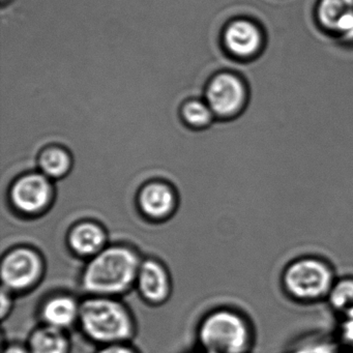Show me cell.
Masks as SVG:
<instances>
[{
  "label": "cell",
  "mask_w": 353,
  "mask_h": 353,
  "mask_svg": "<svg viewBox=\"0 0 353 353\" xmlns=\"http://www.w3.org/2000/svg\"><path fill=\"white\" fill-rule=\"evenodd\" d=\"M198 339L205 353H252L257 334L253 320L245 312L221 307L202 318Z\"/></svg>",
  "instance_id": "3"
},
{
  "label": "cell",
  "mask_w": 353,
  "mask_h": 353,
  "mask_svg": "<svg viewBox=\"0 0 353 353\" xmlns=\"http://www.w3.org/2000/svg\"><path fill=\"white\" fill-rule=\"evenodd\" d=\"M342 350L334 332L315 330L293 339L283 353H341Z\"/></svg>",
  "instance_id": "14"
},
{
  "label": "cell",
  "mask_w": 353,
  "mask_h": 353,
  "mask_svg": "<svg viewBox=\"0 0 353 353\" xmlns=\"http://www.w3.org/2000/svg\"><path fill=\"white\" fill-rule=\"evenodd\" d=\"M67 241L75 255L90 259L107 247L108 235L102 225L86 220L72 226Z\"/></svg>",
  "instance_id": "12"
},
{
  "label": "cell",
  "mask_w": 353,
  "mask_h": 353,
  "mask_svg": "<svg viewBox=\"0 0 353 353\" xmlns=\"http://www.w3.org/2000/svg\"><path fill=\"white\" fill-rule=\"evenodd\" d=\"M136 287L140 296L150 305H162L170 297L172 284L166 266L154 258L143 259Z\"/></svg>",
  "instance_id": "11"
},
{
  "label": "cell",
  "mask_w": 353,
  "mask_h": 353,
  "mask_svg": "<svg viewBox=\"0 0 353 353\" xmlns=\"http://www.w3.org/2000/svg\"><path fill=\"white\" fill-rule=\"evenodd\" d=\"M28 347L30 353H69L71 343L65 330L42 324L30 334Z\"/></svg>",
  "instance_id": "15"
},
{
  "label": "cell",
  "mask_w": 353,
  "mask_h": 353,
  "mask_svg": "<svg viewBox=\"0 0 353 353\" xmlns=\"http://www.w3.org/2000/svg\"><path fill=\"white\" fill-rule=\"evenodd\" d=\"M185 123L194 128L208 127L214 117L208 103L193 100L188 102L181 110Z\"/></svg>",
  "instance_id": "18"
},
{
  "label": "cell",
  "mask_w": 353,
  "mask_h": 353,
  "mask_svg": "<svg viewBox=\"0 0 353 353\" xmlns=\"http://www.w3.org/2000/svg\"><path fill=\"white\" fill-rule=\"evenodd\" d=\"M137 203L140 212L146 218L164 221L170 218L176 210V192L166 181H148L140 189Z\"/></svg>",
  "instance_id": "10"
},
{
  "label": "cell",
  "mask_w": 353,
  "mask_h": 353,
  "mask_svg": "<svg viewBox=\"0 0 353 353\" xmlns=\"http://www.w3.org/2000/svg\"><path fill=\"white\" fill-rule=\"evenodd\" d=\"M143 258L125 245H107L88 259L81 274V286L88 294L119 297L136 286Z\"/></svg>",
  "instance_id": "1"
},
{
  "label": "cell",
  "mask_w": 353,
  "mask_h": 353,
  "mask_svg": "<svg viewBox=\"0 0 353 353\" xmlns=\"http://www.w3.org/2000/svg\"><path fill=\"white\" fill-rule=\"evenodd\" d=\"M325 303L336 317L353 310V274L338 276Z\"/></svg>",
  "instance_id": "17"
},
{
  "label": "cell",
  "mask_w": 353,
  "mask_h": 353,
  "mask_svg": "<svg viewBox=\"0 0 353 353\" xmlns=\"http://www.w3.org/2000/svg\"><path fill=\"white\" fill-rule=\"evenodd\" d=\"M81 301L73 295L59 293L52 295L43 303L40 309L42 324L67 332L79 322Z\"/></svg>",
  "instance_id": "13"
},
{
  "label": "cell",
  "mask_w": 353,
  "mask_h": 353,
  "mask_svg": "<svg viewBox=\"0 0 353 353\" xmlns=\"http://www.w3.org/2000/svg\"><path fill=\"white\" fill-rule=\"evenodd\" d=\"M44 270V260L36 249L26 245L13 248L1 260L3 288L10 292L30 290L40 282Z\"/></svg>",
  "instance_id": "5"
},
{
  "label": "cell",
  "mask_w": 353,
  "mask_h": 353,
  "mask_svg": "<svg viewBox=\"0 0 353 353\" xmlns=\"http://www.w3.org/2000/svg\"><path fill=\"white\" fill-rule=\"evenodd\" d=\"M54 197L52 181L39 172H28L15 179L9 191L10 202L19 214L34 216L50 208Z\"/></svg>",
  "instance_id": "6"
},
{
  "label": "cell",
  "mask_w": 353,
  "mask_h": 353,
  "mask_svg": "<svg viewBox=\"0 0 353 353\" xmlns=\"http://www.w3.org/2000/svg\"><path fill=\"white\" fill-rule=\"evenodd\" d=\"M338 278L332 262L317 254H303L289 260L280 272L281 292L301 305L325 303Z\"/></svg>",
  "instance_id": "2"
},
{
  "label": "cell",
  "mask_w": 353,
  "mask_h": 353,
  "mask_svg": "<svg viewBox=\"0 0 353 353\" xmlns=\"http://www.w3.org/2000/svg\"><path fill=\"white\" fill-rule=\"evenodd\" d=\"M78 324L90 340L104 346L125 343L136 330L133 315L117 297L90 295L81 301Z\"/></svg>",
  "instance_id": "4"
},
{
  "label": "cell",
  "mask_w": 353,
  "mask_h": 353,
  "mask_svg": "<svg viewBox=\"0 0 353 353\" xmlns=\"http://www.w3.org/2000/svg\"><path fill=\"white\" fill-rule=\"evenodd\" d=\"M98 353H136V351L125 343H119V344L106 345Z\"/></svg>",
  "instance_id": "20"
},
{
  "label": "cell",
  "mask_w": 353,
  "mask_h": 353,
  "mask_svg": "<svg viewBox=\"0 0 353 353\" xmlns=\"http://www.w3.org/2000/svg\"><path fill=\"white\" fill-rule=\"evenodd\" d=\"M204 353H205V352H204Z\"/></svg>",
  "instance_id": "24"
},
{
  "label": "cell",
  "mask_w": 353,
  "mask_h": 353,
  "mask_svg": "<svg viewBox=\"0 0 353 353\" xmlns=\"http://www.w3.org/2000/svg\"><path fill=\"white\" fill-rule=\"evenodd\" d=\"M341 353H353V350H345V349H343Z\"/></svg>",
  "instance_id": "23"
},
{
  "label": "cell",
  "mask_w": 353,
  "mask_h": 353,
  "mask_svg": "<svg viewBox=\"0 0 353 353\" xmlns=\"http://www.w3.org/2000/svg\"><path fill=\"white\" fill-rule=\"evenodd\" d=\"M223 44L231 57L249 61L257 57L263 49V32L251 20L245 18L233 20L225 28Z\"/></svg>",
  "instance_id": "8"
},
{
  "label": "cell",
  "mask_w": 353,
  "mask_h": 353,
  "mask_svg": "<svg viewBox=\"0 0 353 353\" xmlns=\"http://www.w3.org/2000/svg\"><path fill=\"white\" fill-rule=\"evenodd\" d=\"M11 293L5 288L1 290V318L3 319H5L6 316L9 315L12 307H13V299H12Z\"/></svg>",
  "instance_id": "21"
},
{
  "label": "cell",
  "mask_w": 353,
  "mask_h": 353,
  "mask_svg": "<svg viewBox=\"0 0 353 353\" xmlns=\"http://www.w3.org/2000/svg\"><path fill=\"white\" fill-rule=\"evenodd\" d=\"M315 18L325 34L343 43H353V0H318Z\"/></svg>",
  "instance_id": "9"
},
{
  "label": "cell",
  "mask_w": 353,
  "mask_h": 353,
  "mask_svg": "<svg viewBox=\"0 0 353 353\" xmlns=\"http://www.w3.org/2000/svg\"><path fill=\"white\" fill-rule=\"evenodd\" d=\"M206 103L220 119H231L239 114L247 104L248 90L245 81L236 74L223 72L212 77L206 88Z\"/></svg>",
  "instance_id": "7"
},
{
  "label": "cell",
  "mask_w": 353,
  "mask_h": 353,
  "mask_svg": "<svg viewBox=\"0 0 353 353\" xmlns=\"http://www.w3.org/2000/svg\"><path fill=\"white\" fill-rule=\"evenodd\" d=\"M3 353H30V351L28 347H24L19 344H12L3 349Z\"/></svg>",
  "instance_id": "22"
},
{
  "label": "cell",
  "mask_w": 353,
  "mask_h": 353,
  "mask_svg": "<svg viewBox=\"0 0 353 353\" xmlns=\"http://www.w3.org/2000/svg\"><path fill=\"white\" fill-rule=\"evenodd\" d=\"M39 170L51 181L67 176L73 167V159L65 148L61 146H49L39 154Z\"/></svg>",
  "instance_id": "16"
},
{
  "label": "cell",
  "mask_w": 353,
  "mask_h": 353,
  "mask_svg": "<svg viewBox=\"0 0 353 353\" xmlns=\"http://www.w3.org/2000/svg\"><path fill=\"white\" fill-rule=\"evenodd\" d=\"M334 334L343 349L353 350V310L336 317Z\"/></svg>",
  "instance_id": "19"
}]
</instances>
